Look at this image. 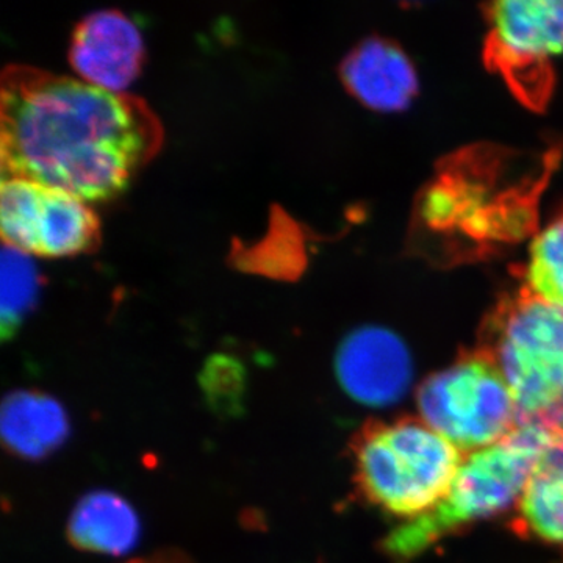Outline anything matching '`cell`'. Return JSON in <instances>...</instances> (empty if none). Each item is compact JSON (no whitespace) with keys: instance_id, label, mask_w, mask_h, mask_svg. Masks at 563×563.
I'll list each match as a JSON object with an SVG mask.
<instances>
[{"instance_id":"obj_1","label":"cell","mask_w":563,"mask_h":563,"mask_svg":"<svg viewBox=\"0 0 563 563\" xmlns=\"http://www.w3.org/2000/svg\"><path fill=\"white\" fill-rule=\"evenodd\" d=\"M0 129L3 179L85 202L121 195L163 141L161 121L136 96L29 66L3 70Z\"/></svg>"},{"instance_id":"obj_2","label":"cell","mask_w":563,"mask_h":563,"mask_svg":"<svg viewBox=\"0 0 563 563\" xmlns=\"http://www.w3.org/2000/svg\"><path fill=\"white\" fill-rule=\"evenodd\" d=\"M554 435L517 428L503 442L466 454L446 495L428 512L393 528L380 550L395 563H409L448 537L515 509Z\"/></svg>"},{"instance_id":"obj_3","label":"cell","mask_w":563,"mask_h":563,"mask_svg":"<svg viewBox=\"0 0 563 563\" xmlns=\"http://www.w3.org/2000/svg\"><path fill=\"white\" fill-rule=\"evenodd\" d=\"M352 481L363 501L404 521L446 495L465 454L421 418L368 421L350 444Z\"/></svg>"},{"instance_id":"obj_4","label":"cell","mask_w":563,"mask_h":563,"mask_svg":"<svg viewBox=\"0 0 563 563\" xmlns=\"http://www.w3.org/2000/svg\"><path fill=\"white\" fill-rule=\"evenodd\" d=\"M477 350L503 374L518 428L563 432V307L523 288L488 314Z\"/></svg>"},{"instance_id":"obj_5","label":"cell","mask_w":563,"mask_h":563,"mask_svg":"<svg viewBox=\"0 0 563 563\" xmlns=\"http://www.w3.org/2000/svg\"><path fill=\"white\" fill-rule=\"evenodd\" d=\"M421 420L462 454L503 442L517 431L509 387L483 351L461 355L418 387Z\"/></svg>"},{"instance_id":"obj_6","label":"cell","mask_w":563,"mask_h":563,"mask_svg":"<svg viewBox=\"0 0 563 563\" xmlns=\"http://www.w3.org/2000/svg\"><path fill=\"white\" fill-rule=\"evenodd\" d=\"M485 55L518 99L542 109L563 55V2H498L488 7Z\"/></svg>"},{"instance_id":"obj_7","label":"cell","mask_w":563,"mask_h":563,"mask_svg":"<svg viewBox=\"0 0 563 563\" xmlns=\"http://www.w3.org/2000/svg\"><path fill=\"white\" fill-rule=\"evenodd\" d=\"M3 244L41 257L95 250L101 225L88 202L36 181L7 177L0 188Z\"/></svg>"},{"instance_id":"obj_8","label":"cell","mask_w":563,"mask_h":563,"mask_svg":"<svg viewBox=\"0 0 563 563\" xmlns=\"http://www.w3.org/2000/svg\"><path fill=\"white\" fill-rule=\"evenodd\" d=\"M336 379L354 401L391 406L409 390L412 358L398 335L384 328H361L340 343Z\"/></svg>"},{"instance_id":"obj_9","label":"cell","mask_w":563,"mask_h":563,"mask_svg":"<svg viewBox=\"0 0 563 563\" xmlns=\"http://www.w3.org/2000/svg\"><path fill=\"white\" fill-rule=\"evenodd\" d=\"M69 62L80 80L102 90L125 92L143 66V36L121 11H95L74 29Z\"/></svg>"},{"instance_id":"obj_10","label":"cell","mask_w":563,"mask_h":563,"mask_svg":"<svg viewBox=\"0 0 563 563\" xmlns=\"http://www.w3.org/2000/svg\"><path fill=\"white\" fill-rule=\"evenodd\" d=\"M342 80L355 99L377 111L406 109L418 88L412 63L384 40L355 47L343 62Z\"/></svg>"},{"instance_id":"obj_11","label":"cell","mask_w":563,"mask_h":563,"mask_svg":"<svg viewBox=\"0 0 563 563\" xmlns=\"http://www.w3.org/2000/svg\"><path fill=\"white\" fill-rule=\"evenodd\" d=\"M0 432L11 454L22 461L41 462L68 442L69 415L49 393L14 390L3 398Z\"/></svg>"},{"instance_id":"obj_12","label":"cell","mask_w":563,"mask_h":563,"mask_svg":"<svg viewBox=\"0 0 563 563\" xmlns=\"http://www.w3.org/2000/svg\"><path fill=\"white\" fill-rule=\"evenodd\" d=\"M66 533L77 550L124 555L140 542V517L132 504L118 493L95 490L76 504Z\"/></svg>"},{"instance_id":"obj_13","label":"cell","mask_w":563,"mask_h":563,"mask_svg":"<svg viewBox=\"0 0 563 563\" xmlns=\"http://www.w3.org/2000/svg\"><path fill=\"white\" fill-rule=\"evenodd\" d=\"M510 526L523 539L563 543V432L540 455Z\"/></svg>"},{"instance_id":"obj_14","label":"cell","mask_w":563,"mask_h":563,"mask_svg":"<svg viewBox=\"0 0 563 563\" xmlns=\"http://www.w3.org/2000/svg\"><path fill=\"white\" fill-rule=\"evenodd\" d=\"M38 291L40 273L32 261V255L3 244L2 309H0L3 340H10L21 328L25 317L35 307Z\"/></svg>"},{"instance_id":"obj_15","label":"cell","mask_w":563,"mask_h":563,"mask_svg":"<svg viewBox=\"0 0 563 563\" xmlns=\"http://www.w3.org/2000/svg\"><path fill=\"white\" fill-rule=\"evenodd\" d=\"M199 385L210 412L221 420H236L246 412L247 372L239 358L229 354L211 355Z\"/></svg>"},{"instance_id":"obj_16","label":"cell","mask_w":563,"mask_h":563,"mask_svg":"<svg viewBox=\"0 0 563 563\" xmlns=\"http://www.w3.org/2000/svg\"><path fill=\"white\" fill-rule=\"evenodd\" d=\"M525 288L542 301L563 307V211L533 240Z\"/></svg>"},{"instance_id":"obj_17","label":"cell","mask_w":563,"mask_h":563,"mask_svg":"<svg viewBox=\"0 0 563 563\" xmlns=\"http://www.w3.org/2000/svg\"><path fill=\"white\" fill-rule=\"evenodd\" d=\"M128 563H196L190 555L176 548H166L157 553L147 555V558L133 559Z\"/></svg>"}]
</instances>
